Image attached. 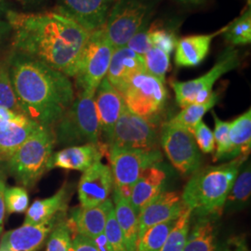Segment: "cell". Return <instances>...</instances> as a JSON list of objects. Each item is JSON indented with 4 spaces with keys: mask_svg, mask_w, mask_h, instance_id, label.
Wrapping results in <instances>:
<instances>
[{
    "mask_svg": "<svg viewBox=\"0 0 251 251\" xmlns=\"http://www.w3.org/2000/svg\"><path fill=\"white\" fill-rule=\"evenodd\" d=\"M120 94L131 113L154 125L165 110L169 97L165 83L147 72L135 75Z\"/></svg>",
    "mask_w": 251,
    "mask_h": 251,
    "instance_id": "6",
    "label": "cell"
},
{
    "mask_svg": "<svg viewBox=\"0 0 251 251\" xmlns=\"http://www.w3.org/2000/svg\"><path fill=\"white\" fill-rule=\"evenodd\" d=\"M68 193L64 186L50 198L36 200L29 208L24 225H38L53 222L58 213L65 210Z\"/></svg>",
    "mask_w": 251,
    "mask_h": 251,
    "instance_id": "25",
    "label": "cell"
},
{
    "mask_svg": "<svg viewBox=\"0 0 251 251\" xmlns=\"http://www.w3.org/2000/svg\"><path fill=\"white\" fill-rule=\"evenodd\" d=\"M177 1L181 4L184 5H194V6H198V5H203L206 3L208 0H174Z\"/></svg>",
    "mask_w": 251,
    "mask_h": 251,
    "instance_id": "46",
    "label": "cell"
},
{
    "mask_svg": "<svg viewBox=\"0 0 251 251\" xmlns=\"http://www.w3.org/2000/svg\"><path fill=\"white\" fill-rule=\"evenodd\" d=\"M219 217H192L187 241L183 251H216V221Z\"/></svg>",
    "mask_w": 251,
    "mask_h": 251,
    "instance_id": "24",
    "label": "cell"
},
{
    "mask_svg": "<svg viewBox=\"0 0 251 251\" xmlns=\"http://www.w3.org/2000/svg\"><path fill=\"white\" fill-rule=\"evenodd\" d=\"M95 92L79 91L55 126V143L63 146L99 144L101 134L95 106Z\"/></svg>",
    "mask_w": 251,
    "mask_h": 251,
    "instance_id": "4",
    "label": "cell"
},
{
    "mask_svg": "<svg viewBox=\"0 0 251 251\" xmlns=\"http://www.w3.org/2000/svg\"><path fill=\"white\" fill-rule=\"evenodd\" d=\"M142 72H146L144 56L136 53L126 46L114 50L106 78L119 92L135 75Z\"/></svg>",
    "mask_w": 251,
    "mask_h": 251,
    "instance_id": "18",
    "label": "cell"
},
{
    "mask_svg": "<svg viewBox=\"0 0 251 251\" xmlns=\"http://www.w3.org/2000/svg\"><path fill=\"white\" fill-rule=\"evenodd\" d=\"M5 14L17 52L73 77L91 32L59 10L24 13L9 9Z\"/></svg>",
    "mask_w": 251,
    "mask_h": 251,
    "instance_id": "1",
    "label": "cell"
},
{
    "mask_svg": "<svg viewBox=\"0 0 251 251\" xmlns=\"http://www.w3.org/2000/svg\"><path fill=\"white\" fill-rule=\"evenodd\" d=\"M251 192V171L250 163H243L238 175L225 200L223 211L234 212L249 204Z\"/></svg>",
    "mask_w": 251,
    "mask_h": 251,
    "instance_id": "28",
    "label": "cell"
},
{
    "mask_svg": "<svg viewBox=\"0 0 251 251\" xmlns=\"http://www.w3.org/2000/svg\"><path fill=\"white\" fill-rule=\"evenodd\" d=\"M116 0H58L59 11L90 32L102 26Z\"/></svg>",
    "mask_w": 251,
    "mask_h": 251,
    "instance_id": "15",
    "label": "cell"
},
{
    "mask_svg": "<svg viewBox=\"0 0 251 251\" xmlns=\"http://www.w3.org/2000/svg\"><path fill=\"white\" fill-rule=\"evenodd\" d=\"M94 100L100 131L107 145L117 120L125 108V102L120 92L110 84L106 77L100 82L95 91Z\"/></svg>",
    "mask_w": 251,
    "mask_h": 251,
    "instance_id": "17",
    "label": "cell"
},
{
    "mask_svg": "<svg viewBox=\"0 0 251 251\" xmlns=\"http://www.w3.org/2000/svg\"><path fill=\"white\" fill-rule=\"evenodd\" d=\"M107 146L127 150H157L159 149L158 132L154 124L136 116L125 106Z\"/></svg>",
    "mask_w": 251,
    "mask_h": 251,
    "instance_id": "12",
    "label": "cell"
},
{
    "mask_svg": "<svg viewBox=\"0 0 251 251\" xmlns=\"http://www.w3.org/2000/svg\"><path fill=\"white\" fill-rule=\"evenodd\" d=\"M114 50L102 27L90 33L73 75L79 91H96L100 82L106 77Z\"/></svg>",
    "mask_w": 251,
    "mask_h": 251,
    "instance_id": "7",
    "label": "cell"
},
{
    "mask_svg": "<svg viewBox=\"0 0 251 251\" xmlns=\"http://www.w3.org/2000/svg\"><path fill=\"white\" fill-rule=\"evenodd\" d=\"M178 219V218H177ZM177 219H171L147 230L138 240L136 251H160Z\"/></svg>",
    "mask_w": 251,
    "mask_h": 251,
    "instance_id": "31",
    "label": "cell"
},
{
    "mask_svg": "<svg viewBox=\"0 0 251 251\" xmlns=\"http://www.w3.org/2000/svg\"><path fill=\"white\" fill-rule=\"evenodd\" d=\"M215 120V129H214V140L217 144L214 161L225 160L226 154L229 149V129L231 122H225L221 120L216 116L215 113H212Z\"/></svg>",
    "mask_w": 251,
    "mask_h": 251,
    "instance_id": "36",
    "label": "cell"
},
{
    "mask_svg": "<svg viewBox=\"0 0 251 251\" xmlns=\"http://www.w3.org/2000/svg\"><path fill=\"white\" fill-rule=\"evenodd\" d=\"M251 149V110L231 122L229 129V149L225 160L248 157Z\"/></svg>",
    "mask_w": 251,
    "mask_h": 251,
    "instance_id": "27",
    "label": "cell"
},
{
    "mask_svg": "<svg viewBox=\"0 0 251 251\" xmlns=\"http://www.w3.org/2000/svg\"><path fill=\"white\" fill-rule=\"evenodd\" d=\"M8 10H9V9H8V5H7L6 1L5 0H0V11L6 13Z\"/></svg>",
    "mask_w": 251,
    "mask_h": 251,
    "instance_id": "47",
    "label": "cell"
},
{
    "mask_svg": "<svg viewBox=\"0 0 251 251\" xmlns=\"http://www.w3.org/2000/svg\"><path fill=\"white\" fill-rule=\"evenodd\" d=\"M8 63L21 113L40 126L52 128L75 97L70 78L46 63L17 51Z\"/></svg>",
    "mask_w": 251,
    "mask_h": 251,
    "instance_id": "2",
    "label": "cell"
},
{
    "mask_svg": "<svg viewBox=\"0 0 251 251\" xmlns=\"http://www.w3.org/2000/svg\"><path fill=\"white\" fill-rule=\"evenodd\" d=\"M113 203L110 199L99 206L79 207L74 209L70 220L67 222L70 232L95 239L104 232L108 211Z\"/></svg>",
    "mask_w": 251,
    "mask_h": 251,
    "instance_id": "20",
    "label": "cell"
},
{
    "mask_svg": "<svg viewBox=\"0 0 251 251\" xmlns=\"http://www.w3.org/2000/svg\"><path fill=\"white\" fill-rule=\"evenodd\" d=\"M5 191H6V182L3 175L0 173V233L3 231L4 218H5Z\"/></svg>",
    "mask_w": 251,
    "mask_h": 251,
    "instance_id": "43",
    "label": "cell"
},
{
    "mask_svg": "<svg viewBox=\"0 0 251 251\" xmlns=\"http://www.w3.org/2000/svg\"><path fill=\"white\" fill-rule=\"evenodd\" d=\"M19 113H15L8 108L0 107V124L8 122L17 116Z\"/></svg>",
    "mask_w": 251,
    "mask_h": 251,
    "instance_id": "44",
    "label": "cell"
},
{
    "mask_svg": "<svg viewBox=\"0 0 251 251\" xmlns=\"http://www.w3.org/2000/svg\"><path fill=\"white\" fill-rule=\"evenodd\" d=\"M107 150V145L101 143L70 146L52 153L48 162L47 169L50 171L60 168L84 172L90 169L95 162L101 160Z\"/></svg>",
    "mask_w": 251,
    "mask_h": 251,
    "instance_id": "16",
    "label": "cell"
},
{
    "mask_svg": "<svg viewBox=\"0 0 251 251\" xmlns=\"http://www.w3.org/2000/svg\"><path fill=\"white\" fill-rule=\"evenodd\" d=\"M71 251H99V250L92 239L76 233L73 239Z\"/></svg>",
    "mask_w": 251,
    "mask_h": 251,
    "instance_id": "42",
    "label": "cell"
},
{
    "mask_svg": "<svg viewBox=\"0 0 251 251\" xmlns=\"http://www.w3.org/2000/svg\"><path fill=\"white\" fill-rule=\"evenodd\" d=\"M114 189V179L111 168L95 162L84 171L78 183V198L82 207L99 206L107 200Z\"/></svg>",
    "mask_w": 251,
    "mask_h": 251,
    "instance_id": "13",
    "label": "cell"
},
{
    "mask_svg": "<svg viewBox=\"0 0 251 251\" xmlns=\"http://www.w3.org/2000/svg\"><path fill=\"white\" fill-rule=\"evenodd\" d=\"M126 47L136 53L140 54L142 56L147 53L152 47V42L150 39L149 29H146V30L143 29L139 31L137 34H135L134 36H132L127 42Z\"/></svg>",
    "mask_w": 251,
    "mask_h": 251,
    "instance_id": "40",
    "label": "cell"
},
{
    "mask_svg": "<svg viewBox=\"0 0 251 251\" xmlns=\"http://www.w3.org/2000/svg\"><path fill=\"white\" fill-rule=\"evenodd\" d=\"M240 63L238 50L228 47L219 56L215 65L206 75L185 82L175 81L171 84L179 107H186L193 103H203L210 98L212 88L222 75L235 69Z\"/></svg>",
    "mask_w": 251,
    "mask_h": 251,
    "instance_id": "10",
    "label": "cell"
},
{
    "mask_svg": "<svg viewBox=\"0 0 251 251\" xmlns=\"http://www.w3.org/2000/svg\"><path fill=\"white\" fill-rule=\"evenodd\" d=\"M39 126L24 114L0 124V160H8Z\"/></svg>",
    "mask_w": 251,
    "mask_h": 251,
    "instance_id": "21",
    "label": "cell"
},
{
    "mask_svg": "<svg viewBox=\"0 0 251 251\" xmlns=\"http://www.w3.org/2000/svg\"><path fill=\"white\" fill-rule=\"evenodd\" d=\"M216 251H249V248L245 238L234 236L218 246Z\"/></svg>",
    "mask_w": 251,
    "mask_h": 251,
    "instance_id": "41",
    "label": "cell"
},
{
    "mask_svg": "<svg viewBox=\"0 0 251 251\" xmlns=\"http://www.w3.org/2000/svg\"><path fill=\"white\" fill-rule=\"evenodd\" d=\"M149 14V6L142 0H116L101 27L114 49L122 48L144 29Z\"/></svg>",
    "mask_w": 251,
    "mask_h": 251,
    "instance_id": "9",
    "label": "cell"
},
{
    "mask_svg": "<svg viewBox=\"0 0 251 251\" xmlns=\"http://www.w3.org/2000/svg\"><path fill=\"white\" fill-rule=\"evenodd\" d=\"M16 1H18L19 3H21L22 5H27L32 3L34 0H16Z\"/></svg>",
    "mask_w": 251,
    "mask_h": 251,
    "instance_id": "48",
    "label": "cell"
},
{
    "mask_svg": "<svg viewBox=\"0 0 251 251\" xmlns=\"http://www.w3.org/2000/svg\"><path fill=\"white\" fill-rule=\"evenodd\" d=\"M114 189L125 198L129 199L135 182L146 169L159 165L163 155L157 150H127L108 148Z\"/></svg>",
    "mask_w": 251,
    "mask_h": 251,
    "instance_id": "8",
    "label": "cell"
},
{
    "mask_svg": "<svg viewBox=\"0 0 251 251\" xmlns=\"http://www.w3.org/2000/svg\"><path fill=\"white\" fill-rule=\"evenodd\" d=\"M192 211L187 206L180 212L160 251H183L187 241Z\"/></svg>",
    "mask_w": 251,
    "mask_h": 251,
    "instance_id": "30",
    "label": "cell"
},
{
    "mask_svg": "<svg viewBox=\"0 0 251 251\" xmlns=\"http://www.w3.org/2000/svg\"><path fill=\"white\" fill-rule=\"evenodd\" d=\"M29 205V197L26 190L22 187L6 188L5 207L9 214L23 213L26 211Z\"/></svg>",
    "mask_w": 251,
    "mask_h": 251,
    "instance_id": "37",
    "label": "cell"
},
{
    "mask_svg": "<svg viewBox=\"0 0 251 251\" xmlns=\"http://www.w3.org/2000/svg\"><path fill=\"white\" fill-rule=\"evenodd\" d=\"M71 232L67 222H61L54 227L46 251H71Z\"/></svg>",
    "mask_w": 251,
    "mask_h": 251,
    "instance_id": "35",
    "label": "cell"
},
{
    "mask_svg": "<svg viewBox=\"0 0 251 251\" xmlns=\"http://www.w3.org/2000/svg\"><path fill=\"white\" fill-rule=\"evenodd\" d=\"M53 222L42 225H24L4 233L1 237L0 251H36L43 245L51 232Z\"/></svg>",
    "mask_w": 251,
    "mask_h": 251,
    "instance_id": "19",
    "label": "cell"
},
{
    "mask_svg": "<svg viewBox=\"0 0 251 251\" xmlns=\"http://www.w3.org/2000/svg\"><path fill=\"white\" fill-rule=\"evenodd\" d=\"M185 206L177 192H163L153 198L138 215V240L152 226L177 219Z\"/></svg>",
    "mask_w": 251,
    "mask_h": 251,
    "instance_id": "14",
    "label": "cell"
},
{
    "mask_svg": "<svg viewBox=\"0 0 251 251\" xmlns=\"http://www.w3.org/2000/svg\"><path fill=\"white\" fill-rule=\"evenodd\" d=\"M225 40L232 45H248L251 42V11L249 7L241 16L226 26Z\"/></svg>",
    "mask_w": 251,
    "mask_h": 251,
    "instance_id": "32",
    "label": "cell"
},
{
    "mask_svg": "<svg viewBox=\"0 0 251 251\" xmlns=\"http://www.w3.org/2000/svg\"><path fill=\"white\" fill-rule=\"evenodd\" d=\"M144 59L145 71L165 83L166 75L170 68L171 55L156 47H152L144 54Z\"/></svg>",
    "mask_w": 251,
    "mask_h": 251,
    "instance_id": "33",
    "label": "cell"
},
{
    "mask_svg": "<svg viewBox=\"0 0 251 251\" xmlns=\"http://www.w3.org/2000/svg\"><path fill=\"white\" fill-rule=\"evenodd\" d=\"M247 158L237 157L223 165L199 169L193 174L181 195L192 217H221L227 196Z\"/></svg>",
    "mask_w": 251,
    "mask_h": 251,
    "instance_id": "3",
    "label": "cell"
},
{
    "mask_svg": "<svg viewBox=\"0 0 251 251\" xmlns=\"http://www.w3.org/2000/svg\"><path fill=\"white\" fill-rule=\"evenodd\" d=\"M54 143L52 128L41 126L9 157L8 169L18 182L25 187L36 184L48 171Z\"/></svg>",
    "mask_w": 251,
    "mask_h": 251,
    "instance_id": "5",
    "label": "cell"
},
{
    "mask_svg": "<svg viewBox=\"0 0 251 251\" xmlns=\"http://www.w3.org/2000/svg\"><path fill=\"white\" fill-rule=\"evenodd\" d=\"M223 30L208 35L184 36L177 40L174 61L178 67H196L206 59L213 38L225 32Z\"/></svg>",
    "mask_w": 251,
    "mask_h": 251,
    "instance_id": "23",
    "label": "cell"
},
{
    "mask_svg": "<svg viewBox=\"0 0 251 251\" xmlns=\"http://www.w3.org/2000/svg\"><path fill=\"white\" fill-rule=\"evenodd\" d=\"M166 180L167 172L158 165L146 169L141 174L129 197V202L138 215L144 206L163 193Z\"/></svg>",
    "mask_w": 251,
    "mask_h": 251,
    "instance_id": "22",
    "label": "cell"
},
{
    "mask_svg": "<svg viewBox=\"0 0 251 251\" xmlns=\"http://www.w3.org/2000/svg\"><path fill=\"white\" fill-rule=\"evenodd\" d=\"M194 138L198 144V149L205 153H210L215 150V140L211 129L203 122L200 121L194 129Z\"/></svg>",
    "mask_w": 251,
    "mask_h": 251,
    "instance_id": "39",
    "label": "cell"
},
{
    "mask_svg": "<svg viewBox=\"0 0 251 251\" xmlns=\"http://www.w3.org/2000/svg\"><path fill=\"white\" fill-rule=\"evenodd\" d=\"M160 144L171 164L180 173L191 175L200 169L201 152L188 129L171 120L165 122L162 126Z\"/></svg>",
    "mask_w": 251,
    "mask_h": 251,
    "instance_id": "11",
    "label": "cell"
},
{
    "mask_svg": "<svg viewBox=\"0 0 251 251\" xmlns=\"http://www.w3.org/2000/svg\"><path fill=\"white\" fill-rule=\"evenodd\" d=\"M9 32H10V27H9L8 22L5 23V22L0 21V42H1L6 36L9 35Z\"/></svg>",
    "mask_w": 251,
    "mask_h": 251,
    "instance_id": "45",
    "label": "cell"
},
{
    "mask_svg": "<svg viewBox=\"0 0 251 251\" xmlns=\"http://www.w3.org/2000/svg\"><path fill=\"white\" fill-rule=\"evenodd\" d=\"M114 190L115 215L123 233L126 251H136L138 243V214L131 206L129 199L122 197Z\"/></svg>",
    "mask_w": 251,
    "mask_h": 251,
    "instance_id": "26",
    "label": "cell"
},
{
    "mask_svg": "<svg viewBox=\"0 0 251 251\" xmlns=\"http://www.w3.org/2000/svg\"><path fill=\"white\" fill-rule=\"evenodd\" d=\"M149 31L152 47H156L171 55L172 51L175 50L177 39L171 31L154 27L149 28Z\"/></svg>",
    "mask_w": 251,
    "mask_h": 251,
    "instance_id": "38",
    "label": "cell"
},
{
    "mask_svg": "<svg viewBox=\"0 0 251 251\" xmlns=\"http://www.w3.org/2000/svg\"><path fill=\"white\" fill-rule=\"evenodd\" d=\"M0 107L8 108L15 113H21L18 101L13 90L9 75L8 61L0 60Z\"/></svg>",
    "mask_w": 251,
    "mask_h": 251,
    "instance_id": "34",
    "label": "cell"
},
{
    "mask_svg": "<svg viewBox=\"0 0 251 251\" xmlns=\"http://www.w3.org/2000/svg\"><path fill=\"white\" fill-rule=\"evenodd\" d=\"M219 100V94L217 92H212L210 98L203 103H193L182 108L178 115L172 117L171 122L181 126L182 127L188 129L190 132H194L195 127L197 126L202 118L210 109H212Z\"/></svg>",
    "mask_w": 251,
    "mask_h": 251,
    "instance_id": "29",
    "label": "cell"
}]
</instances>
